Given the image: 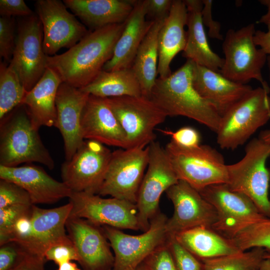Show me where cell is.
I'll use <instances>...</instances> for the list:
<instances>
[{
    "label": "cell",
    "mask_w": 270,
    "mask_h": 270,
    "mask_svg": "<svg viewBox=\"0 0 270 270\" xmlns=\"http://www.w3.org/2000/svg\"><path fill=\"white\" fill-rule=\"evenodd\" d=\"M167 244L176 270H204L203 264L181 245L172 235H168Z\"/></svg>",
    "instance_id": "obj_36"
},
{
    "label": "cell",
    "mask_w": 270,
    "mask_h": 270,
    "mask_svg": "<svg viewBox=\"0 0 270 270\" xmlns=\"http://www.w3.org/2000/svg\"><path fill=\"white\" fill-rule=\"evenodd\" d=\"M26 92L18 74L12 66L0 62V120L21 104Z\"/></svg>",
    "instance_id": "obj_33"
},
{
    "label": "cell",
    "mask_w": 270,
    "mask_h": 270,
    "mask_svg": "<svg viewBox=\"0 0 270 270\" xmlns=\"http://www.w3.org/2000/svg\"><path fill=\"white\" fill-rule=\"evenodd\" d=\"M194 64L192 60H186L168 77L157 78L150 98L167 116L187 117L216 132L221 116L194 87Z\"/></svg>",
    "instance_id": "obj_2"
},
{
    "label": "cell",
    "mask_w": 270,
    "mask_h": 270,
    "mask_svg": "<svg viewBox=\"0 0 270 270\" xmlns=\"http://www.w3.org/2000/svg\"><path fill=\"white\" fill-rule=\"evenodd\" d=\"M18 204H32L28 193L16 184L0 179V208Z\"/></svg>",
    "instance_id": "obj_37"
},
{
    "label": "cell",
    "mask_w": 270,
    "mask_h": 270,
    "mask_svg": "<svg viewBox=\"0 0 270 270\" xmlns=\"http://www.w3.org/2000/svg\"><path fill=\"white\" fill-rule=\"evenodd\" d=\"M259 138L264 142L270 144V130L261 132Z\"/></svg>",
    "instance_id": "obj_49"
},
{
    "label": "cell",
    "mask_w": 270,
    "mask_h": 270,
    "mask_svg": "<svg viewBox=\"0 0 270 270\" xmlns=\"http://www.w3.org/2000/svg\"><path fill=\"white\" fill-rule=\"evenodd\" d=\"M32 205L18 204L0 208V246L8 244L18 219L32 210Z\"/></svg>",
    "instance_id": "obj_35"
},
{
    "label": "cell",
    "mask_w": 270,
    "mask_h": 270,
    "mask_svg": "<svg viewBox=\"0 0 270 270\" xmlns=\"http://www.w3.org/2000/svg\"><path fill=\"white\" fill-rule=\"evenodd\" d=\"M135 270H150L147 264L144 262L139 265Z\"/></svg>",
    "instance_id": "obj_51"
},
{
    "label": "cell",
    "mask_w": 270,
    "mask_h": 270,
    "mask_svg": "<svg viewBox=\"0 0 270 270\" xmlns=\"http://www.w3.org/2000/svg\"><path fill=\"white\" fill-rule=\"evenodd\" d=\"M199 192L215 209L218 220L212 228L222 234L245 224L267 218L248 197L230 190L226 184L211 185Z\"/></svg>",
    "instance_id": "obj_18"
},
{
    "label": "cell",
    "mask_w": 270,
    "mask_h": 270,
    "mask_svg": "<svg viewBox=\"0 0 270 270\" xmlns=\"http://www.w3.org/2000/svg\"><path fill=\"white\" fill-rule=\"evenodd\" d=\"M56 270H82L77 264L72 262L64 263L60 266Z\"/></svg>",
    "instance_id": "obj_48"
},
{
    "label": "cell",
    "mask_w": 270,
    "mask_h": 270,
    "mask_svg": "<svg viewBox=\"0 0 270 270\" xmlns=\"http://www.w3.org/2000/svg\"><path fill=\"white\" fill-rule=\"evenodd\" d=\"M166 216L158 212L150 221L148 229L138 235L103 226L102 230L114 253L112 270H135L156 250L166 242Z\"/></svg>",
    "instance_id": "obj_9"
},
{
    "label": "cell",
    "mask_w": 270,
    "mask_h": 270,
    "mask_svg": "<svg viewBox=\"0 0 270 270\" xmlns=\"http://www.w3.org/2000/svg\"><path fill=\"white\" fill-rule=\"evenodd\" d=\"M270 88H252L221 116L216 140L223 149L234 150L242 145L270 120Z\"/></svg>",
    "instance_id": "obj_5"
},
{
    "label": "cell",
    "mask_w": 270,
    "mask_h": 270,
    "mask_svg": "<svg viewBox=\"0 0 270 270\" xmlns=\"http://www.w3.org/2000/svg\"><path fill=\"white\" fill-rule=\"evenodd\" d=\"M166 20L154 22L138 48L131 68L140 84L142 96L148 98L157 79L158 34Z\"/></svg>",
    "instance_id": "obj_30"
},
{
    "label": "cell",
    "mask_w": 270,
    "mask_h": 270,
    "mask_svg": "<svg viewBox=\"0 0 270 270\" xmlns=\"http://www.w3.org/2000/svg\"><path fill=\"white\" fill-rule=\"evenodd\" d=\"M264 258H270V254L266 252L264 256Z\"/></svg>",
    "instance_id": "obj_53"
},
{
    "label": "cell",
    "mask_w": 270,
    "mask_h": 270,
    "mask_svg": "<svg viewBox=\"0 0 270 270\" xmlns=\"http://www.w3.org/2000/svg\"><path fill=\"white\" fill-rule=\"evenodd\" d=\"M25 252L14 242L0 246V270H12L22 258Z\"/></svg>",
    "instance_id": "obj_42"
},
{
    "label": "cell",
    "mask_w": 270,
    "mask_h": 270,
    "mask_svg": "<svg viewBox=\"0 0 270 270\" xmlns=\"http://www.w3.org/2000/svg\"><path fill=\"white\" fill-rule=\"evenodd\" d=\"M14 20L12 17L0 18V56L10 61L16 44Z\"/></svg>",
    "instance_id": "obj_38"
},
{
    "label": "cell",
    "mask_w": 270,
    "mask_h": 270,
    "mask_svg": "<svg viewBox=\"0 0 270 270\" xmlns=\"http://www.w3.org/2000/svg\"><path fill=\"white\" fill-rule=\"evenodd\" d=\"M267 62H268V69H269L270 79V56H268Z\"/></svg>",
    "instance_id": "obj_52"
},
{
    "label": "cell",
    "mask_w": 270,
    "mask_h": 270,
    "mask_svg": "<svg viewBox=\"0 0 270 270\" xmlns=\"http://www.w3.org/2000/svg\"><path fill=\"white\" fill-rule=\"evenodd\" d=\"M146 18L150 21L166 20L169 15L173 0H144Z\"/></svg>",
    "instance_id": "obj_44"
},
{
    "label": "cell",
    "mask_w": 270,
    "mask_h": 270,
    "mask_svg": "<svg viewBox=\"0 0 270 270\" xmlns=\"http://www.w3.org/2000/svg\"><path fill=\"white\" fill-rule=\"evenodd\" d=\"M172 236L202 260L242 252L230 238L211 227L198 226Z\"/></svg>",
    "instance_id": "obj_29"
},
{
    "label": "cell",
    "mask_w": 270,
    "mask_h": 270,
    "mask_svg": "<svg viewBox=\"0 0 270 270\" xmlns=\"http://www.w3.org/2000/svg\"><path fill=\"white\" fill-rule=\"evenodd\" d=\"M257 270H270V259L264 258Z\"/></svg>",
    "instance_id": "obj_50"
},
{
    "label": "cell",
    "mask_w": 270,
    "mask_h": 270,
    "mask_svg": "<svg viewBox=\"0 0 270 270\" xmlns=\"http://www.w3.org/2000/svg\"><path fill=\"white\" fill-rule=\"evenodd\" d=\"M86 220L69 218L66 223L68 234L78 256L84 270H112L114 256L102 228Z\"/></svg>",
    "instance_id": "obj_19"
},
{
    "label": "cell",
    "mask_w": 270,
    "mask_h": 270,
    "mask_svg": "<svg viewBox=\"0 0 270 270\" xmlns=\"http://www.w3.org/2000/svg\"><path fill=\"white\" fill-rule=\"evenodd\" d=\"M188 10L184 0H173L168 16L158 34V74L166 78L172 74L170 64L175 56L184 49L186 42Z\"/></svg>",
    "instance_id": "obj_25"
},
{
    "label": "cell",
    "mask_w": 270,
    "mask_h": 270,
    "mask_svg": "<svg viewBox=\"0 0 270 270\" xmlns=\"http://www.w3.org/2000/svg\"><path fill=\"white\" fill-rule=\"evenodd\" d=\"M45 258L25 252L18 264L12 270H44Z\"/></svg>",
    "instance_id": "obj_47"
},
{
    "label": "cell",
    "mask_w": 270,
    "mask_h": 270,
    "mask_svg": "<svg viewBox=\"0 0 270 270\" xmlns=\"http://www.w3.org/2000/svg\"><path fill=\"white\" fill-rule=\"evenodd\" d=\"M46 260L54 262L58 266L72 260L78 261V256L71 240L50 248L44 255Z\"/></svg>",
    "instance_id": "obj_39"
},
{
    "label": "cell",
    "mask_w": 270,
    "mask_h": 270,
    "mask_svg": "<svg viewBox=\"0 0 270 270\" xmlns=\"http://www.w3.org/2000/svg\"><path fill=\"white\" fill-rule=\"evenodd\" d=\"M165 150L179 180L200 191L228 181L227 164L222 155L208 145L186 148L168 142Z\"/></svg>",
    "instance_id": "obj_6"
},
{
    "label": "cell",
    "mask_w": 270,
    "mask_h": 270,
    "mask_svg": "<svg viewBox=\"0 0 270 270\" xmlns=\"http://www.w3.org/2000/svg\"><path fill=\"white\" fill-rule=\"evenodd\" d=\"M260 2L266 8V12L259 20V22L266 26L267 31H256L254 40L255 44L268 56H270V0H260Z\"/></svg>",
    "instance_id": "obj_43"
},
{
    "label": "cell",
    "mask_w": 270,
    "mask_h": 270,
    "mask_svg": "<svg viewBox=\"0 0 270 270\" xmlns=\"http://www.w3.org/2000/svg\"><path fill=\"white\" fill-rule=\"evenodd\" d=\"M162 134L171 137V140L176 144L186 148L200 146V136L198 131L191 126H184L175 132L158 130Z\"/></svg>",
    "instance_id": "obj_40"
},
{
    "label": "cell",
    "mask_w": 270,
    "mask_h": 270,
    "mask_svg": "<svg viewBox=\"0 0 270 270\" xmlns=\"http://www.w3.org/2000/svg\"><path fill=\"white\" fill-rule=\"evenodd\" d=\"M105 99L126 134L128 148H144L154 141V129L167 116L150 98L142 96Z\"/></svg>",
    "instance_id": "obj_8"
},
{
    "label": "cell",
    "mask_w": 270,
    "mask_h": 270,
    "mask_svg": "<svg viewBox=\"0 0 270 270\" xmlns=\"http://www.w3.org/2000/svg\"><path fill=\"white\" fill-rule=\"evenodd\" d=\"M202 20L204 26L208 28V35L212 38L224 40L221 31V24L220 22L213 19L212 15V0H202Z\"/></svg>",
    "instance_id": "obj_46"
},
{
    "label": "cell",
    "mask_w": 270,
    "mask_h": 270,
    "mask_svg": "<svg viewBox=\"0 0 270 270\" xmlns=\"http://www.w3.org/2000/svg\"><path fill=\"white\" fill-rule=\"evenodd\" d=\"M0 178L13 182L29 194L32 204H52L72 194L62 182L56 180L35 165L6 167L0 165Z\"/></svg>",
    "instance_id": "obj_21"
},
{
    "label": "cell",
    "mask_w": 270,
    "mask_h": 270,
    "mask_svg": "<svg viewBox=\"0 0 270 270\" xmlns=\"http://www.w3.org/2000/svg\"><path fill=\"white\" fill-rule=\"evenodd\" d=\"M270 156V144L260 138H254L246 145L242 159L227 165L226 184L230 190L248 197L259 212L268 218L270 170L266 166V161Z\"/></svg>",
    "instance_id": "obj_4"
},
{
    "label": "cell",
    "mask_w": 270,
    "mask_h": 270,
    "mask_svg": "<svg viewBox=\"0 0 270 270\" xmlns=\"http://www.w3.org/2000/svg\"><path fill=\"white\" fill-rule=\"evenodd\" d=\"M192 84L198 94L212 106L220 116L253 88L232 81L217 72L194 64Z\"/></svg>",
    "instance_id": "obj_23"
},
{
    "label": "cell",
    "mask_w": 270,
    "mask_h": 270,
    "mask_svg": "<svg viewBox=\"0 0 270 270\" xmlns=\"http://www.w3.org/2000/svg\"><path fill=\"white\" fill-rule=\"evenodd\" d=\"M148 162V148H120L112 154L98 194L136 204Z\"/></svg>",
    "instance_id": "obj_11"
},
{
    "label": "cell",
    "mask_w": 270,
    "mask_h": 270,
    "mask_svg": "<svg viewBox=\"0 0 270 270\" xmlns=\"http://www.w3.org/2000/svg\"><path fill=\"white\" fill-rule=\"evenodd\" d=\"M90 94L62 82L58 90L54 125L64 142L66 160H70L84 140L81 132V116Z\"/></svg>",
    "instance_id": "obj_20"
},
{
    "label": "cell",
    "mask_w": 270,
    "mask_h": 270,
    "mask_svg": "<svg viewBox=\"0 0 270 270\" xmlns=\"http://www.w3.org/2000/svg\"><path fill=\"white\" fill-rule=\"evenodd\" d=\"M223 236L230 238L242 252L261 248L270 254V218L245 224L228 230Z\"/></svg>",
    "instance_id": "obj_32"
},
{
    "label": "cell",
    "mask_w": 270,
    "mask_h": 270,
    "mask_svg": "<svg viewBox=\"0 0 270 270\" xmlns=\"http://www.w3.org/2000/svg\"><path fill=\"white\" fill-rule=\"evenodd\" d=\"M154 22L146 18L144 0H136L115 46L112 56L102 70L110 72L131 68L138 48Z\"/></svg>",
    "instance_id": "obj_24"
},
{
    "label": "cell",
    "mask_w": 270,
    "mask_h": 270,
    "mask_svg": "<svg viewBox=\"0 0 270 270\" xmlns=\"http://www.w3.org/2000/svg\"><path fill=\"white\" fill-rule=\"evenodd\" d=\"M68 198L72 204L69 218H83L98 226L140 230L136 204L84 192H72Z\"/></svg>",
    "instance_id": "obj_13"
},
{
    "label": "cell",
    "mask_w": 270,
    "mask_h": 270,
    "mask_svg": "<svg viewBox=\"0 0 270 270\" xmlns=\"http://www.w3.org/2000/svg\"><path fill=\"white\" fill-rule=\"evenodd\" d=\"M112 154L105 145L94 140H84L72 158L62 164V182L72 192L98 194Z\"/></svg>",
    "instance_id": "obj_12"
},
{
    "label": "cell",
    "mask_w": 270,
    "mask_h": 270,
    "mask_svg": "<svg viewBox=\"0 0 270 270\" xmlns=\"http://www.w3.org/2000/svg\"><path fill=\"white\" fill-rule=\"evenodd\" d=\"M62 82L58 74L48 67L40 79L24 96L21 104L26 107L36 130L42 126H54L57 116L56 100Z\"/></svg>",
    "instance_id": "obj_26"
},
{
    "label": "cell",
    "mask_w": 270,
    "mask_h": 270,
    "mask_svg": "<svg viewBox=\"0 0 270 270\" xmlns=\"http://www.w3.org/2000/svg\"><path fill=\"white\" fill-rule=\"evenodd\" d=\"M148 146V165L136 204L139 225L144 232L148 229L150 220L159 212L162 194L179 180L164 148L155 140Z\"/></svg>",
    "instance_id": "obj_10"
},
{
    "label": "cell",
    "mask_w": 270,
    "mask_h": 270,
    "mask_svg": "<svg viewBox=\"0 0 270 270\" xmlns=\"http://www.w3.org/2000/svg\"><path fill=\"white\" fill-rule=\"evenodd\" d=\"M37 16L43 30V48L48 56H53L62 48H70L90 31L70 13L63 2L38 0Z\"/></svg>",
    "instance_id": "obj_15"
},
{
    "label": "cell",
    "mask_w": 270,
    "mask_h": 270,
    "mask_svg": "<svg viewBox=\"0 0 270 270\" xmlns=\"http://www.w3.org/2000/svg\"><path fill=\"white\" fill-rule=\"evenodd\" d=\"M265 249L249 251L202 260L204 270H257L264 259Z\"/></svg>",
    "instance_id": "obj_34"
},
{
    "label": "cell",
    "mask_w": 270,
    "mask_h": 270,
    "mask_svg": "<svg viewBox=\"0 0 270 270\" xmlns=\"http://www.w3.org/2000/svg\"><path fill=\"white\" fill-rule=\"evenodd\" d=\"M36 162L50 170L54 162L32 124L26 107L20 104L0 120V165L15 167Z\"/></svg>",
    "instance_id": "obj_3"
},
{
    "label": "cell",
    "mask_w": 270,
    "mask_h": 270,
    "mask_svg": "<svg viewBox=\"0 0 270 270\" xmlns=\"http://www.w3.org/2000/svg\"><path fill=\"white\" fill-rule=\"evenodd\" d=\"M166 193L174 206V213L168 218L166 229L168 235L198 226L211 227L217 222L214 208L199 191L179 180Z\"/></svg>",
    "instance_id": "obj_16"
},
{
    "label": "cell",
    "mask_w": 270,
    "mask_h": 270,
    "mask_svg": "<svg viewBox=\"0 0 270 270\" xmlns=\"http://www.w3.org/2000/svg\"><path fill=\"white\" fill-rule=\"evenodd\" d=\"M43 48V30L38 16L33 14L19 22L10 64L18 74L26 92L38 82L47 68Z\"/></svg>",
    "instance_id": "obj_14"
},
{
    "label": "cell",
    "mask_w": 270,
    "mask_h": 270,
    "mask_svg": "<svg viewBox=\"0 0 270 270\" xmlns=\"http://www.w3.org/2000/svg\"><path fill=\"white\" fill-rule=\"evenodd\" d=\"M72 208L70 202L49 209L33 204L30 232L26 238L14 244L29 254L44 258L50 248L70 240L66 234V223Z\"/></svg>",
    "instance_id": "obj_17"
},
{
    "label": "cell",
    "mask_w": 270,
    "mask_h": 270,
    "mask_svg": "<svg viewBox=\"0 0 270 270\" xmlns=\"http://www.w3.org/2000/svg\"><path fill=\"white\" fill-rule=\"evenodd\" d=\"M256 31L254 24L228 30L222 42L224 58L220 73L236 82L247 84L254 79L268 86L262 70L268 56L255 44Z\"/></svg>",
    "instance_id": "obj_7"
},
{
    "label": "cell",
    "mask_w": 270,
    "mask_h": 270,
    "mask_svg": "<svg viewBox=\"0 0 270 270\" xmlns=\"http://www.w3.org/2000/svg\"><path fill=\"white\" fill-rule=\"evenodd\" d=\"M0 14L8 18L16 16L26 18L34 14L23 0H0Z\"/></svg>",
    "instance_id": "obj_45"
},
{
    "label": "cell",
    "mask_w": 270,
    "mask_h": 270,
    "mask_svg": "<svg viewBox=\"0 0 270 270\" xmlns=\"http://www.w3.org/2000/svg\"><path fill=\"white\" fill-rule=\"evenodd\" d=\"M68 8L92 30L125 22L130 14L134 0H64Z\"/></svg>",
    "instance_id": "obj_27"
},
{
    "label": "cell",
    "mask_w": 270,
    "mask_h": 270,
    "mask_svg": "<svg viewBox=\"0 0 270 270\" xmlns=\"http://www.w3.org/2000/svg\"><path fill=\"white\" fill-rule=\"evenodd\" d=\"M187 10L186 42L182 56L200 66L220 72L224 60L210 48L202 20V0H184Z\"/></svg>",
    "instance_id": "obj_28"
},
{
    "label": "cell",
    "mask_w": 270,
    "mask_h": 270,
    "mask_svg": "<svg viewBox=\"0 0 270 270\" xmlns=\"http://www.w3.org/2000/svg\"><path fill=\"white\" fill-rule=\"evenodd\" d=\"M80 126L84 140L128 148L126 134L105 98L90 94L82 112Z\"/></svg>",
    "instance_id": "obj_22"
},
{
    "label": "cell",
    "mask_w": 270,
    "mask_h": 270,
    "mask_svg": "<svg viewBox=\"0 0 270 270\" xmlns=\"http://www.w3.org/2000/svg\"><path fill=\"white\" fill-rule=\"evenodd\" d=\"M80 89L102 98L142 96L140 84L132 68L102 70L90 84Z\"/></svg>",
    "instance_id": "obj_31"
},
{
    "label": "cell",
    "mask_w": 270,
    "mask_h": 270,
    "mask_svg": "<svg viewBox=\"0 0 270 270\" xmlns=\"http://www.w3.org/2000/svg\"><path fill=\"white\" fill-rule=\"evenodd\" d=\"M150 270H176L166 242L156 250L144 261Z\"/></svg>",
    "instance_id": "obj_41"
},
{
    "label": "cell",
    "mask_w": 270,
    "mask_h": 270,
    "mask_svg": "<svg viewBox=\"0 0 270 270\" xmlns=\"http://www.w3.org/2000/svg\"><path fill=\"white\" fill-rule=\"evenodd\" d=\"M123 23L90 32L66 52L47 56V66L62 82L80 88L90 84L112 56L115 46L124 28Z\"/></svg>",
    "instance_id": "obj_1"
}]
</instances>
